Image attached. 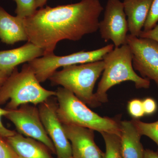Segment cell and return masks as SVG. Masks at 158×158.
<instances>
[{
    "label": "cell",
    "mask_w": 158,
    "mask_h": 158,
    "mask_svg": "<svg viewBox=\"0 0 158 158\" xmlns=\"http://www.w3.org/2000/svg\"><path fill=\"white\" fill-rule=\"evenodd\" d=\"M103 10L99 0H81L74 4L40 8L24 19L28 41L42 48L44 56L53 53L59 41H78L96 32Z\"/></svg>",
    "instance_id": "6da1fadb"
},
{
    "label": "cell",
    "mask_w": 158,
    "mask_h": 158,
    "mask_svg": "<svg viewBox=\"0 0 158 158\" xmlns=\"http://www.w3.org/2000/svg\"><path fill=\"white\" fill-rule=\"evenodd\" d=\"M103 61L104 69L94 93L95 100L99 106L108 101V90L122 82H132L138 89L149 88V80L139 76L134 70L133 54L127 44L115 47L105 56Z\"/></svg>",
    "instance_id": "7a4b0ae2"
},
{
    "label": "cell",
    "mask_w": 158,
    "mask_h": 158,
    "mask_svg": "<svg viewBox=\"0 0 158 158\" xmlns=\"http://www.w3.org/2000/svg\"><path fill=\"white\" fill-rule=\"evenodd\" d=\"M57 113L62 124L87 128L100 133H113L120 136V121L102 117L93 112L72 92L63 88L57 90Z\"/></svg>",
    "instance_id": "3957f363"
},
{
    "label": "cell",
    "mask_w": 158,
    "mask_h": 158,
    "mask_svg": "<svg viewBox=\"0 0 158 158\" xmlns=\"http://www.w3.org/2000/svg\"><path fill=\"white\" fill-rule=\"evenodd\" d=\"M56 94L42 87L28 63L25 64L20 72L13 70L0 89V105L9 101L6 109L16 110L27 104L40 105Z\"/></svg>",
    "instance_id": "277c9868"
},
{
    "label": "cell",
    "mask_w": 158,
    "mask_h": 158,
    "mask_svg": "<svg viewBox=\"0 0 158 158\" xmlns=\"http://www.w3.org/2000/svg\"><path fill=\"white\" fill-rule=\"evenodd\" d=\"M104 67L103 60L69 65L55 72L49 79L52 84L61 85L86 104L95 107L99 105L95 100L94 88Z\"/></svg>",
    "instance_id": "5b68a950"
},
{
    "label": "cell",
    "mask_w": 158,
    "mask_h": 158,
    "mask_svg": "<svg viewBox=\"0 0 158 158\" xmlns=\"http://www.w3.org/2000/svg\"><path fill=\"white\" fill-rule=\"evenodd\" d=\"M114 47V44H111L95 50L81 51L65 56H56L53 53L34 59L28 64L37 80L41 83L49 79L60 67L103 60Z\"/></svg>",
    "instance_id": "8992f818"
},
{
    "label": "cell",
    "mask_w": 158,
    "mask_h": 158,
    "mask_svg": "<svg viewBox=\"0 0 158 158\" xmlns=\"http://www.w3.org/2000/svg\"><path fill=\"white\" fill-rule=\"evenodd\" d=\"M127 44L132 52L133 68L142 77L153 81L158 88V43L128 34Z\"/></svg>",
    "instance_id": "52a82bcc"
},
{
    "label": "cell",
    "mask_w": 158,
    "mask_h": 158,
    "mask_svg": "<svg viewBox=\"0 0 158 158\" xmlns=\"http://www.w3.org/2000/svg\"><path fill=\"white\" fill-rule=\"evenodd\" d=\"M9 110L5 117L13 123L19 134L39 141L56 153L53 142L41 121L39 110L35 107L24 105L16 110Z\"/></svg>",
    "instance_id": "ba28073f"
},
{
    "label": "cell",
    "mask_w": 158,
    "mask_h": 158,
    "mask_svg": "<svg viewBox=\"0 0 158 158\" xmlns=\"http://www.w3.org/2000/svg\"><path fill=\"white\" fill-rule=\"evenodd\" d=\"M98 30L105 42L112 40L115 47L127 44L128 26L123 4L120 0H108Z\"/></svg>",
    "instance_id": "9c48e42d"
},
{
    "label": "cell",
    "mask_w": 158,
    "mask_h": 158,
    "mask_svg": "<svg viewBox=\"0 0 158 158\" xmlns=\"http://www.w3.org/2000/svg\"><path fill=\"white\" fill-rule=\"evenodd\" d=\"M40 116L46 131L53 142L58 158L72 156L71 145L58 117L57 107L46 101L40 104Z\"/></svg>",
    "instance_id": "30bf717a"
},
{
    "label": "cell",
    "mask_w": 158,
    "mask_h": 158,
    "mask_svg": "<svg viewBox=\"0 0 158 158\" xmlns=\"http://www.w3.org/2000/svg\"><path fill=\"white\" fill-rule=\"evenodd\" d=\"M63 126L74 158H104V153L94 141V131L73 125Z\"/></svg>",
    "instance_id": "8fae6325"
},
{
    "label": "cell",
    "mask_w": 158,
    "mask_h": 158,
    "mask_svg": "<svg viewBox=\"0 0 158 158\" xmlns=\"http://www.w3.org/2000/svg\"><path fill=\"white\" fill-rule=\"evenodd\" d=\"M44 55L42 48L29 41L18 48L0 51V70L11 75L19 64L29 62Z\"/></svg>",
    "instance_id": "7c38bea8"
},
{
    "label": "cell",
    "mask_w": 158,
    "mask_h": 158,
    "mask_svg": "<svg viewBox=\"0 0 158 158\" xmlns=\"http://www.w3.org/2000/svg\"><path fill=\"white\" fill-rule=\"evenodd\" d=\"M24 19L9 14L0 6V40L8 45L20 41H28Z\"/></svg>",
    "instance_id": "4fadbf2b"
},
{
    "label": "cell",
    "mask_w": 158,
    "mask_h": 158,
    "mask_svg": "<svg viewBox=\"0 0 158 158\" xmlns=\"http://www.w3.org/2000/svg\"><path fill=\"white\" fill-rule=\"evenodd\" d=\"M153 0H124L123 2L130 34L139 37Z\"/></svg>",
    "instance_id": "5bb4252c"
},
{
    "label": "cell",
    "mask_w": 158,
    "mask_h": 158,
    "mask_svg": "<svg viewBox=\"0 0 158 158\" xmlns=\"http://www.w3.org/2000/svg\"><path fill=\"white\" fill-rule=\"evenodd\" d=\"M6 140L18 158H53L41 143L19 133Z\"/></svg>",
    "instance_id": "9a60e30c"
},
{
    "label": "cell",
    "mask_w": 158,
    "mask_h": 158,
    "mask_svg": "<svg viewBox=\"0 0 158 158\" xmlns=\"http://www.w3.org/2000/svg\"><path fill=\"white\" fill-rule=\"evenodd\" d=\"M120 148L123 158H144L141 135L132 121H120Z\"/></svg>",
    "instance_id": "2e32d148"
},
{
    "label": "cell",
    "mask_w": 158,
    "mask_h": 158,
    "mask_svg": "<svg viewBox=\"0 0 158 158\" xmlns=\"http://www.w3.org/2000/svg\"><path fill=\"white\" fill-rule=\"evenodd\" d=\"M104 140L106 151L104 158H123L120 148V137L113 133H101Z\"/></svg>",
    "instance_id": "e0dca14e"
},
{
    "label": "cell",
    "mask_w": 158,
    "mask_h": 158,
    "mask_svg": "<svg viewBox=\"0 0 158 158\" xmlns=\"http://www.w3.org/2000/svg\"><path fill=\"white\" fill-rule=\"evenodd\" d=\"M131 121L141 136L148 137L155 142L158 147V120L155 122L145 123L133 118Z\"/></svg>",
    "instance_id": "ac0fdd59"
},
{
    "label": "cell",
    "mask_w": 158,
    "mask_h": 158,
    "mask_svg": "<svg viewBox=\"0 0 158 158\" xmlns=\"http://www.w3.org/2000/svg\"><path fill=\"white\" fill-rule=\"evenodd\" d=\"M16 4V16L25 19L30 17L37 10L36 0H14Z\"/></svg>",
    "instance_id": "d6986e66"
},
{
    "label": "cell",
    "mask_w": 158,
    "mask_h": 158,
    "mask_svg": "<svg viewBox=\"0 0 158 158\" xmlns=\"http://www.w3.org/2000/svg\"><path fill=\"white\" fill-rule=\"evenodd\" d=\"M158 23V0H153L149 13L144 26V31L154 27Z\"/></svg>",
    "instance_id": "ffe728a7"
},
{
    "label": "cell",
    "mask_w": 158,
    "mask_h": 158,
    "mask_svg": "<svg viewBox=\"0 0 158 158\" xmlns=\"http://www.w3.org/2000/svg\"><path fill=\"white\" fill-rule=\"evenodd\" d=\"M127 110L131 116L135 119H138L145 115L142 100L139 99H134L129 102Z\"/></svg>",
    "instance_id": "44dd1931"
},
{
    "label": "cell",
    "mask_w": 158,
    "mask_h": 158,
    "mask_svg": "<svg viewBox=\"0 0 158 158\" xmlns=\"http://www.w3.org/2000/svg\"><path fill=\"white\" fill-rule=\"evenodd\" d=\"M0 137V158H18L7 141Z\"/></svg>",
    "instance_id": "7402d4cb"
},
{
    "label": "cell",
    "mask_w": 158,
    "mask_h": 158,
    "mask_svg": "<svg viewBox=\"0 0 158 158\" xmlns=\"http://www.w3.org/2000/svg\"><path fill=\"white\" fill-rule=\"evenodd\" d=\"M9 110L6 109H2L0 107V137L5 139L13 135L16 133L15 131H11L7 128L2 122V116L5 117L9 113Z\"/></svg>",
    "instance_id": "603a6c76"
},
{
    "label": "cell",
    "mask_w": 158,
    "mask_h": 158,
    "mask_svg": "<svg viewBox=\"0 0 158 158\" xmlns=\"http://www.w3.org/2000/svg\"><path fill=\"white\" fill-rule=\"evenodd\" d=\"M144 114L151 115L154 113L157 109L156 101L152 98H146L142 100Z\"/></svg>",
    "instance_id": "cb8c5ba5"
},
{
    "label": "cell",
    "mask_w": 158,
    "mask_h": 158,
    "mask_svg": "<svg viewBox=\"0 0 158 158\" xmlns=\"http://www.w3.org/2000/svg\"><path fill=\"white\" fill-rule=\"evenodd\" d=\"M139 37L141 38H148L158 43V24L151 30L141 31Z\"/></svg>",
    "instance_id": "d4e9b609"
},
{
    "label": "cell",
    "mask_w": 158,
    "mask_h": 158,
    "mask_svg": "<svg viewBox=\"0 0 158 158\" xmlns=\"http://www.w3.org/2000/svg\"><path fill=\"white\" fill-rule=\"evenodd\" d=\"M144 158H158V153L151 150H144Z\"/></svg>",
    "instance_id": "484cf974"
},
{
    "label": "cell",
    "mask_w": 158,
    "mask_h": 158,
    "mask_svg": "<svg viewBox=\"0 0 158 158\" xmlns=\"http://www.w3.org/2000/svg\"><path fill=\"white\" fill-rule=\"evenodd\" d=\"M10 75L0 70V89Z\"/></svg>",
    "instance_id": "4316f807"
},
{
    "label": "cell",
    "mask_w": 158,
    "mask_h": 158,
    "mask_svg": "<svg viewBox=\"0 0 158 158\" xmlns=\"http://www.w3.org/2000/svg\"><path fill=\"white\" fill-rule=\"evenodd\" d=\"M48 0H36V8H43L45 5Z\"/></svg>",
    "instance_id": "83f0119b"
},
{
    "label": "cell",
    "mask_w": 158,
    "mask_h": 158,
    "mask_svg": "<svg viewBox=\"0 0 158 158\" xmlns=\"http://www.w3.org/2000/svg\"><path fill=\"white\" fill-rule=\"evenodd\" d=\"M74 158L72 156V157H69V158Z\"/></svg>",
    "instance_id": "f1b7e54d"
}]
</instances>
